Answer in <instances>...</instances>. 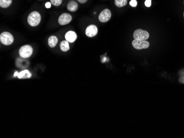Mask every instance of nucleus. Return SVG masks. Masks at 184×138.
I'll list each match as a JSON object with an SVG mask.
<instances>
[{
	"label": "nucleus",
	"mask_w": 184,
	"mask_h": 138,
	"mask_svg": "<svg viewBox=\"0 0 184 138\" xmlns=\"http://www.w3.org/2000/svg\"><path fill=\"white\" fill-rule=\"evenodd\" d=\"M28 23L31 27H36L39 24L41 21V15L38 12H32L29 14Z\"/></svg>",
	"instance_id": "nucleus-1"
},
{
	"label": "nucleus",
	"mask_w": 184,
	"mask_h": 138,
	"mask_svg": "<svg viewBox=\"0 0 184 138\" xmlns=\"http://www.w3.org/2000/svg\"><path fill=\"white\" fill-rule=\"evenodd\" d=\"M14 39L13 35L9 32H3L0 35V41L3 45L6 46L11 45Z\"/></svg>",
	"instance_id": "nucleus-2"
},
{
	"label": "nucleus",
	"mask_w": 184,
	"mask_h": 138,
	"mask_svg": "<svg viewBox=\"0 0 184 138\" xmlns=\"http://www.w3.org/2000/svg\"><path fill=\"white\" fill-rule=\"evenodd\" d=\"M33 54V48L30 45H24L20 48L19 54L20 56L24 58H27L31 56Z\"/></svg>",
	"instance_id": "nucleus-3"
},
{
	"label": "nucleus",
	"mask_w": 184,
	"mask_h": 138,
	"mask_svg": "<svg viewBox=\"0 0 184 138\" xmlns=\"http://www.w3.org/2000/svg\"><path fill=\"white\" fill-rule=\"evenodd\" d=\"M150 37L148 32L142 29H137L133 33V37L136 40H146Z\"/></svg>",
	"instance_id": "nucleus-4"
},
{
	"label": "nucleus",
	"mask_w": 184,
	"mask_h": 138,
	"mask_svg": "<svg viewBox=\"0 0 184 138\" xmlns=\"http://www.w3.org/2000/svg\"><path fill=\"white\" fill-rule=\"evenodd\" d=\"M133 48L137 50H142L149 48L150 43L146 40H139L135 39L132 42Z\"/></svg>",
	"instance_id": "nucleus-5"
},
{
	"label": "nucleus",
	"mask_w": 184,
	"mask_h": 138,
	"mask_svg": "<svg viewBox=\"0 0 184 138\" xmlns=\"http://www.w3.org/2000/svg\"><path fill=\"white\" fill-rule=\"evenodd\" d=\"M111 17V13L109 9H105L99 15V20L100 22L105 23L109 21Z\"/></svg>",
	"instance_id": "nucleus-6"
},
{
	"label": "nucleus",
	"mask_w": 184,
	"mask_h": 138,
	"mask_svg": "<svg viewBox=\"0 0 184 138\" xmlns=\"http://www.w3.org/2000/svg\"><path fill=\"white\" fill-rule=\"evenodd\" d=\"M72 20V16L68 13H63L61 14L58 20V22L61 26H65L71 22Z\"/></svg>",
	"instance_id": "nucleus-7"
},
{
	"label": "nucleus",
	"mask_w": 184,
	"mask_h": 138,
	"mask_svg": "<svg viewBox=\"0 0 184 138\" xmlns=\"http://www.w3.org/2000/svg\"><path fill=\"white\" fill-rule=\"evenodd\" d=\"M97 33L98 28L95 25H90L88 26L85 30V35L89 37H95Z\"/></svg>",
	"instance_id": "nucleus-8"
},
{
	"label": "nucleus",
	"mask_w": 184,
	"mask_h": 138,
	"mask_svg": "<svg viewBox=\"0 0 184 138\" xmlns=\"http://www.w3.org/2000/svg\"><path fill=\"white\" fill-rule=\"evenodd\" d=\"M17 76L19 79H27V78H30L31 76V74L29 71L27 69L24 70V71L20 72L18 73V72H16L14 74V77Z\"/></svg>",
	"instance_id": "nucleus-9"
},
{
	"label": "nucleus",
	"mask_w": 184,
	"mask_h": 138,
	"mask_svg": "<svg viewBox=\"0 0 184 138\" xmlns=\"http://www.w3.org/2000/svg\"><path fill=\"white\" fill-rule=\"evenodd\" d=\"M77 34L74 31H69L65 34L66 40L70 43H73L77 39Z\"/></svg>",
	"instance_id": "nucleus-10"
},
{
	"label": "nucleus",
	"mask_w": 184,
	"mask_h": 138,
	"mask_svg": "<svg viewBox=\"0 0 184 138\" xmlns=\"http://www.w3.org/2000/svg\"><path fill=\"white\" fill-rule=\"evenodd\" d=\"M78 7V3H77L74 1H71L68 2L67 6V8L69 11L74 12L76 11Z\"/></svg>",
	"instance_id": "nucleus-11"
},
{
	"label": "nucleus",
	"mask_w": 184,
	"mask_h": 138,
	"mask_svg": "<svg viewBox=\"0 0 184 138\" xmlns=\"http://www.w3.org/2000/svg\"><path fill=\"white\" fill-rule=\"evenodd\" d=\"M58 42V39L55 36H51L48 39V45L51 48H54Z\"/></svg>",
	"instance_id": "nucleus-12"
},
{
	"label": "nucleus",
	"mask_w": 184,
	"mask_h": 138,
	"mask_svg": "<svg viewBox=\"0 0 184 138\" xmlns=\"http://www.w3.org/2000/svg\"><path fill=\"white\" fill-rule=\"evenodd\" d=\"M60 47L61 50V51L63 52H66L70 50V45L69 42L67 40H64L60 43Z\"/></svg>",
	"instance_id": "nucleus-13"
},
{
	"label": "nucleus",
	"mask_w": 184,
	"mask_h": 138,
	"mask_svg": "<svg viewBox=\"0 0 184 138\" xmlns=\"http://www.w3.org/2000/svg\"><path fill=\"white\" fill-rule=\"evenodd\" d=\"M12 2V0H0V7L2 8H8Z\"/></svg>",
	"instance_id": "nucleus-14"
},
{
	"label": "nucleus",
	"mask_w": 184,
	"mask_h": 138,
	"mask_svg": "<svg viewBox=\"0 0 184 138\" xmlns=\"http://www.w3.org/2000/svg\"><path fill=\"white\" fill-rule=\"evenodd\" d=\"M128 0H115V5L117 7H122L127 5Z\"/></svg>",
	"instance_id": "nucleus-15"
},
{
	"label": "nucleus",
	"mask_w": 184,
	"mask_h": 138,
	"mask_svg": "<svg viewBox=\"0 0 184 138\" xmlns=\"http://www.w3.org/2000/svg\"><path fill=\"white\" fill-rule=\"evenodd\" d=\"M63 0H50L51 4L54 6H59L62 3Z\"/></svg>",
	"instance_id": "nucleus-16"
},
{
	"label": "nucleus",
	"mask_w": 184,
	"mask_h": 138,
	"mask_svg": "<svg viewBox=\"0 0 184 138\" xmlns=\"http://www.w3.org/2000/svg\"><path fill=\"white\" fill-rule=\"evenodd\" d=\"M130 5L131 6L133 7H135L137 6V1L136 0H131L130 2Z\"/></svg>",
	"instance_id": "nucleus-17"
},
{
	"label": "nucleus",
	"mask_w": 184,
	"mask_h": 138,
	"mask_svg": "<svg viewBox=\"0 0 184 138\" xmlns=\"http://www.w3.org/2000/svg\"><path fill=\"white\" fill-rule=\"evenodd\" d=\"M145 6L147 7H150L151 6V4H152V1L151 0H146L145 1Z\"/></svg>",
	"instance_id": "nucleus-18"
},
{
	"label": "nucleus",
	"mask_w": 184,
	"mask_h": 138,
	"mask_svg": "<svg viewBox=\"0 0 184 138\" xmlns=\"http://www.w3.org/2000/svg\"><path fill=\"white\" fill-rule=\"evenodd\" d=\"M51 2H46L45 3V7L46 9H50V7H51Z\"/></svg>",
	"instance_id": "nucleus-19"
},
{
	"label": "nucleus",
	"mask_w": 184,
	"mask_h": 138,
	"mask_svg": "<svg viewBox=\"0 0 184 138\" xmlns=\"http://www.w3.org/2000/svg\"><path fill=\"white\" fill-rule=\"evenodd\" d=\"M179 82H180L182 84H184V76L180 77V78L179 79Z\"/></svg>",
	"instance_id": "nucleus-20"
},
{
	"label": "nucleus",
	"mask_w": 184,
	"mask_h": 138,
	"mask_svg": "<svg viewBox=\"0 0 184 138\" xmlns=\"http://www.w3.org/2000/svg\"><path fill=\"white\" fill-rule=\"evenodd\" d=\"M79 3H85L88 0H77Z\"/></svg>",
	"instance_id": "nucleus-21"
},
{
	"label": "nucleus",
	"mask_w": 184,
	"mask_h": 138,
	"mask_svg": "<svg viewBox=\"0 0 184 138\" xmlns=\"http://www.w3.org/2000/svg\"></svg>",
	"instance_id": "nucleus-22"
},
{
	"label": "nucleus",
	"mask_w": 184,
	"mask_h": 138,
	"mask_svg": "<svg viewBox=\"0 0 184 138\" xmlns=\"http://www.w3.org/2000/svg\"></svg>",
	"instance_id": "nucleus-23"
}]
</instances>
